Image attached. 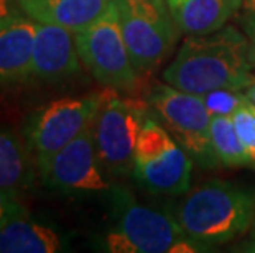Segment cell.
Here are the masks:
<instances>
[{"instance_id": "cell-17", "label": "cell", "mask_w": 255, "mask_h": 253, "mask_svg": "<svg viewBox=\"0 0 255 253\" xmlns=\"http://www.w3.org/2000/svg\"><path fill=\"white\" fill-rule=\"evenodd\" d=\"M211 145L219 163L229 168L252 166L251 158L237 135L231 117H213L211 120Z\"/></svg>"}, {"instance_id": "cell-2", "label": "cell", "mask_w": 255, "mask_h": 253, "mask_svg": "<svg viewBox=\"0 0 255 253\" xmlns=\"http://www.w3.org/2000/svg\"><path fill=\"white\" fill-rule=\"evenodd\" d=\"M171 212L183 234L198 245L227 244L251 227L255 217V192L214 179L189 191Z\"/></svg>"}, {"instance_id": "cell-1", "label": "cell", "mask_w": 255, "mask_h": 253, "mask_svg": "<svg viewBox=\"0 0 255 253\" xmlns=\"http://www.w3.org/2000/svg\"><path fill=\"white\" fill-rule=\"evenodd\" d=\"M166 84L203 95L214 89H247L254 83L251 40L237 26L186 36L163 71Z\"/></svg>"}, {"instance_id": "cell-4", "label": "cell", "mask_w": 255, "mask_h": 253, "mask_svg": "<svg viewBox=\"0 0 255 253\" xmlns=\"http://www.w3.org/2000/svg\"><path fill=\"white\" fill-rule=\"evenodd\" d=\"M148 115L146 102L122 97L114 89L102 90L92 132L97 153L109 174L117 177L132 174L135 145Z\"/></svg>"}, {"instance_id": "cell-12", "label": "cell", "mask_w": 255, "mask_h": 253, "mask_svg": "<svg viewBox=\"0 0 255 253\" xmlns=\"http://www.w3.org/2000/svg\"><path fill=\"white\" fill-rule=\"evenodd\" d=\"M36 20L21 15L0 25V85L31 78Z\"/></svg>"}, {"instance_id": "cell-25", "label": "cell", "mask_w": 255, "mask_h": 253, "mask_svg": "<svg viewBox=\"0 0 255 253\" xmlns=\"http://www.w3.org/2000/svg\"><path fill=\"white\" fill-rule=\"evenodd\" d=\"M254 247H255V237H254Z\"/></svg>"}, {"instance_id": "cell-6", "label": "cell", "mask_w": 255, "mask_h": 253, "mask_svg": "<svg viewBox=\"0 0 255 253\" xmlns=\"http://www.w3.org/2000/svg\"><path fill=\"white\" fill-rule=\"evenodd\" d=\"M146 104L161 120L194 163L213 169L221 165L211 145V117L203 95L186 92L170 84H156L148 90Z\"/></svg>"}, {"instance_id": "cell-22", "label": "cell", "mask_w": 255, "mask_h": 253, "mask_svg": "<svg viewBox=\"0 0 255 253\" xmlns=\"http://www.w3.org/2000/svg\"><path fill=\"white\" fill-rule=\"evenodd\" d=\"M242 8L247 12V23L255 21V0H242Z\"/></svg>"}, {"instance_id": "cell-8", "label": "cell", "mask_w": 255, "mask_h": 253, "mask_svg": "<svg viewBox=\"0 0 255 253\" xmlns=\"http://www.w3.org/2000/svg\"><path fill=\"white\" fill-rule=\"evenodd\" d=\"M114 3L137 71L153 73L173 51L180 35L166 0H114Z\"/></svg>"}, {"instance_id": "cell-18", "label": "cell", "mask_w": 255, "mask_h": 253, "mask_svg": "<svg viewBox=\"0 0 255 253\" xmlns=\"http://www.w3.org/2000/svg\"><path fill=\"white\" fill-rule=\"evenodd\" d=\"M203 99L211 117H232L239 107L247 102L246 94L234 89H214L203 94Z\"/></svg>"}, {"instance_id": "cell-14", "label": "cell", "mask_w": 255, "mask_h": 253, "mask_svg": "<svg viewBox=\"0 0 255 253\" xmlns=\"http://www.w3.org/2000/svg\"><path fill=\"white\" fill-rule=\"evenodd\" d=\"M112 0H18L25 15L36 21L64 26L73 33L89 26Z\"/></svg>"}, {"instance_id": "cell-5", "label": "cell", "mask_w": 255, "mask_h": 253, "mask_svg": "<svg viewBox=\"0 0 255 253\" xmlns=\"http://www.w3.org/2000/svg\"><path fill=\"white\" fill-rule=\"evenodd\" d=\"M193 158L151 114L138 133L133 171L140 184L155 194L180 196L189 191Z\"/></svg>"}, {"instance_id": "cell-21", "label": "cell", "mask_w": 255, "mask_h": 253, "mask_svg": "<svg viewBox=\"0 0 255 253\" xmlns=\"http://www.w3.org/2000/svg\"><path fill=\"white\" fill-rule=\"evenodd\" d=\"M23 10L20 8L18 0H0V25L8 23L15 18L21 17Z\"/></svg>"}, {"instance_id": "cell-9", "label": "cell", "mask_w": 255, "mask_h": 253, "mask_svg": "<svg viewBox=\"0 0 255 253\" xmlns=\"http://www.w3.org/2000/svg\"><path fill=\"white\" fill-rule=\"evenodd\" d=\"M101 94L56 99L30 117L25 135L35 153L38 169L91 125L97 114Z\"/></svg>"}, {"instance_id": "cell-15", "label": "cell", "mask_w": 255, "mask_h": 253, "mask_svg": "<svg viewBox=\"0 0 255 253\" xmlns=\"http://www.w3.org/2000/svg\"><path fill=\"white\" fill-rule=\"evenodd\" d=\"M63 239L55 229L31 220L30 215L0 227V253H55Z\"/></svg>"}, {"instance_id": "cell-11", "label": "cell", "mask_w": 255, "mask_h": 253, "mask_svg": "<svg viewBox=\"0 0 255 253\" xmlns=\"http://www.w3.org/2000/svg\"><path fill=\"white\" fill-rule=\"evenodd\" d=\"M71 33L64 26L36 21L31 78L59 81L81 71V58Z\"/></svg>"}, {"instance_id": "cell-3", "label": "cell", "mask_w": 255, "mask_h": 253, "mask_svg": "<svg viewBox=\"0 0 255 253\" xmlns=\"http://www.w3.org/2000/svg\"><path fill=\"white\" fill-rule=\"evenodd\" d=\"M116 225L102 245L112 253H193L203 247L189 240L173 212L145 206L128 191L116 186L111 192Z\"/></svg>"}, {"instance_id": "cell-10", "label": "cell", "mask_w": 255, "mask_h": 253, "mask_svg": "<svg viewBox=\"0 0 255 253\" xmlns=\"http://www.w3.org/2000/svg\"><path fill=\"white\" fill-rule=\"evenodd\" d=\"M43 182L69 196L109 194L116 186L97 153L92 123L40 168Z\"/></svg>"}, {"instance_id": "cell-16", "label": "cell", "mask_w": 255, "mask_h": 253, "mask_svg": "<svg viewBox=\"0 0 255 253\" xmlns=\"http://www.w3.org/2000/svg\"><path fill=\"white\" fill-rule=\"evenodd\" d=\"M33 182V168L25 145L12 130L0 127V187L15 196Z\"/></svg>"}, {"instance_id": "cell-23", "label": "cell", "mask_w": 255, "mask_h": 253, "mask_svg": "<svg viewBox=\"0 0 255 253\" xmlns=\"http://www.w3.org/2000/svg\"><path fill=\"white\" fill-rule=\"evenodd\" d=\"M247 30H249V40H251L252 64H254V74H255V21H254V23H247Z\"/></svg>"}, {"instance_id": "cell-19", "label": "cell", "mask_w": 255, "mask_h": 253, "mask_svg": "<svg viewBox=\"0 0 255 253\" xmlns=\"http://www.w3.org/2000/svg\"><path fill=\"white\" fill-rule=\"evenodd\" d=\"M237 130V135L251 158V163L255 168V105L247 99L231 117Z\"/></svg>"}, {"instance_id": "cell-7", "label": "cell", "mask_w": 255, "mask_h": 253, "mask_svg": "<svg viewBox=\"0 0 255 253\" xmlns=\"http://www.w3.org/2000/svg\"><path fill=\"white\" fill-rule=\"evenodd\" d=\"M74 43L81 63L104 87L130 92L138 85L140 73L130 58L114 0L96 21L76 31Z\"/></svg>"}, {"instance_id": "cell-20", "label": "cell", "mask_w": 255, "mask_h": 253, "mask_svg": "<svg viewBox=\"0 0 255 253\" xmlns=\"http://www.w3.org/2000/svg\"><path fill=\"white\" fill-rule=\"evenodd\" d=\"M28 215L26 207L18 201L13 192H8L0 187V227L12 222L15 219H21Z\"/></svg>"}, {"instance_id": "cell-24", "label": "cell", "mask_w": 255, "mask_h": 253, "mask_svg": "<svg viewBox=\"0 0 255 253\" xmlns=\"http://www.w3.org/2000/svg\"><path fill=\"white\" fill-rule=\"evenodd\" d=\"M246 97L249 99V102H251V104L255 105V81L247 87V90H246Z\"/></svg>"}, {"instance_id": "cell-13", "label": "cell", "mask_w": 255, "mask_h": 253, "mask_svg": "<svg viewBox=\"0 0 255 253\" xmlns=\"http://www.w3.org/2000/svg\"><path fill=\"white\" fill-rule=\"evenodd\" d=\"M181 35L198 36L221 30L242 8V0H166Z\"/></svg>"}]
</instances>
